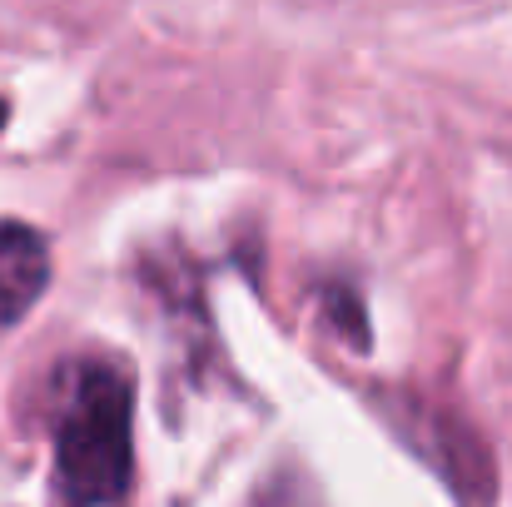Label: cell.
<instances>
[{
  "label": "cell",
  "mask_w": 512,
  "mask_h": 507,
  "mask_svg": "<svg viewBox=\"0 0 512 507\" xmlns=\"http://www.w3.org/2000/svg\"><path fill=\"white\" fill-rule=\"evenodd\" d=\"M130 378L100 358L70 368V393L55 428V488L70 503H115L135 478Z\"/></svg>",
  "instance_id": "obj_1"
},
{
  "label": "cell",
  "mask_w": 512,
  "mask_h": 507,
  "mask_svg": "<svg viewBox=\"0 0 512 507\" xmlns=\"http://www.w3.org/2000/svg\"><path fill=\"white\" fill-rule=\"evenodd\" d=\"M50 284V249L25 224H0V324L25 319V309Z\"/></svg>",
  "instance_id": "obj_2"
},
{
  "label": "cell",
  "mask_w": 512,
  "mask_h": 507,
  "mask_svg": "<svg viewBox=\"0 0 512 507\" xmlns=\"http://www.w3.org/2000/svg\"><path fill=\"white\" fill-rule=\"evenodd\" d=\"M0 125H5V100H0Z\"/></svg>",
  "instance_id": "obj_3"
}]
</instances>
